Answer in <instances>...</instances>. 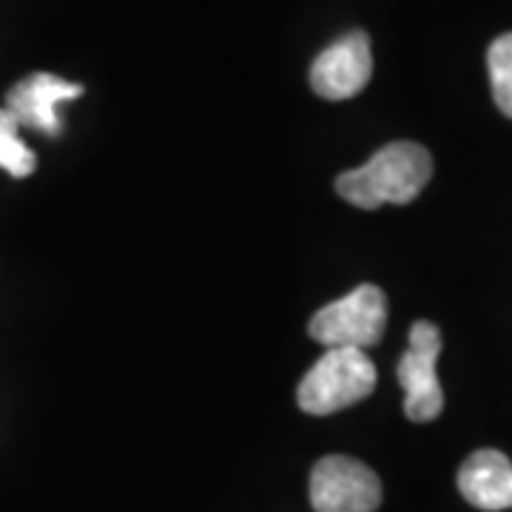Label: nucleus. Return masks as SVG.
Masks as SVG:
<instances>
[{
    "label": "nucleus",
    "mask_w": 512,
    "mask_h": 512,
    "mask_svg": "<svg viewBox=\"0 0 512 512\" xmlns=\"http://www.w3.org/2000/svg\"><path fill=\"white\" fill-rule=\"evenodd\" d=\"M441 356V330L439 325L421 319L410 328V345L399 359L396 376L404 387V413L410 421H433L444 410V393H441L439 365Z\"/></svg>",
    "instance_id": "nucleus-4"
},
{
    "label": "nucleus",
    "mask_w": 512,
    "mask_h": 512,
    "mask_svg": "<svg viewBox=\"0 0 512 512\" xmlns=\"http://www.w3.org/2000/svg\"><path fill=\"white\" fill-rule=\"evenodd\" d=\"M376 379V365L367 350L325 348L322 359L299 382L296 402L311 416H330L365 402L376 390Z\"/></svg>",
    "instance_id": "nucleus-2"
},
{
    "label": "nucleus",
    "mask_w": 512,
    "mask_h": 512,
    "mask_svg": "<svg viewBox=\"0 0 512 512\" xmlns=\"http://www.w3.org/2000/svg\"><path fill=\"white\" fill-rule=\"evenodd\" d=\"M83 94L80 83H69L63 77L49 72H37L23 77L20 83L12 86V92L6 94V106L20 128H35L40 134H52L57 137L63 120H60V103L77 100Z\"/></svg>",
    "instance_id": "nucleus-7"
},
{
    "label": "nucleus",
    "mask_w": 512,
    "mask_h": 512,
    "mask_svg": "<svg viewBox=\"0 0 512 512\" xmlns=\"http://www.w3.org/2000/svg\"><path fill=\"white\" fill-rule=\"evenodd\" d=\"M458 490L478 510H512V461L501 450H476L458 470Z\"/></svg>",
    "instance_id": "nucleus-8"
},
{
    "label": "nucleus",
    "mask_w": 512,
    "mask_h": 512,
    "mask_svg": "<svg viewBox=\"0 0 512 512\" xmlns=\"http://www.w3.org/2000/svg\"><path fill=\"white\" fill-rule=\"evenodd\" d=\"M316 512H376L382 504L379 476L350 456H325L311 473Z\"/></svg>",
    "instance_id": "nucleus-5"
},
{
    "label": "nucleus",
    "mask_w": 512,
    "mask_h": 512,
    "mask_svg": "<svg viewBox=\"0 0 512 512\" xmlns=\"http://www.w3.org/2000/svg\"><path fill=\"white\" fill-rule=\"evenodd\" d=\"M0 168L15 180L35 174L37 168L35 151L20 140L18 120L6 109H0Z\"/></svg>",
    "instance_id": "nucleus-9"
},
{
    "label": "nucleus",
    "mask_w": 512,
    "mask_h": 512,
    "mask_svg": "<svg viewBox=\"0 0 512 512\" xmlns=\"http://www.w3.org/2000/svg\"><path fill=\"white\" fill-rule=\"evenodd\" d=\"M373 77V52L365 32H350L313 60L311 86L325 100H348Z\"/></svg>",
    "instance_id": "nucleus-6"
},
{
    "label": "nucleus",
    "mask_w": 512,
    "mask_h": 512,
    "mask_svg": "<svg viewBox=\"0 0 512 512\" xmlns=\"http://www.w3.org/2000/svg\"><path fill=\"white\" fill-rule=\"evenodd\" d=\"M387 328V296L379 285H359L325 305L308 325L313 342L325 348L367 350L379 345Z\"/></svg>",
    "instance_id": "nucleus-3"
},
{
    "label": "nucleus",
    "mask_w": 512,
    "mask_h": 512,
    "mask_svg": "<svg viewBox=\"0 0 512 512\" xmlns=\"http://www.w3.org/2000/svg\"><path fill=\"white\" fill-rule=\"evenodd\" d=\"M433 177V157L419 143H390L379 148L362 168L336 180L342 200L373 211L379 205H407L419 197Z\"/></svg>",
    "instance_id": "nucleus-1"
},
{
    "label": "nucleus",
    "mask_w": 512,
    "mask_h": 512,
    "mask_svg": "<svg viewBox=\"0 0 512 512\" xmlns=\"http://www.w3.org/2000/svg\"><path fill=\"white\" fill-rule=\"evenodd\" d=\"M487 72L493 83L495 106L512 120V32L493 40L487 52Z\"/></svg>",
    "instance_id": "nucleus-10"
}]
</instances>
